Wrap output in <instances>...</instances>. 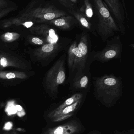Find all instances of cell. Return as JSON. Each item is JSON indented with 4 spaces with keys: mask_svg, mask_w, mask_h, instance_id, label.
<instances>
[{
    "mask_svg": "<svg viewBox=\"0 0 134 134\" xmlns=\"http://www.w3.org/2000/svg\"><path fill=\"white\" fill-rule=\"evenodd\" d=\"M90 34L83 31L72 41L67 51L66 61L68 79L72 82L90 72L93 60Z\"/></svg>",
    "mask_w": 134,
    "mask_h": 134,
    "instance_id": "1",
    "label": "cell"
},
{
    "mask_svg": "<svg viewBox=\"0 0 134 134\" xmlns=\"http://www.w3.org/2000/svg\"><path fill=\"white\" fill-rule=\"evenodd\" d=\"M68 15L53 3L45 0L32 1L17 17L35 24L47 23L51 20Z\"/></svg>",
    "mask_w": 134,
    "mask_h": 134,
    "instance_id": "2",
    "label": "cell"
},
{
    "mask_svg": "<svg viewBox=\"0 0 134 134\" xmlns=\"http://www.w3.org/2000/svg\"><path fill=\"white\" fill-rule=\"evenodd\" d=\"M94 89L109 107L116 104L123 94L122 78L113 74L93 78Z\"/></svg>",
    "mask_w": 134,
    "mask_h": 134,
    "instance_id": "3",
    "label": "cell"
},
{
    "mask_svg": "<svg viewBox=\"0 0 134 134\" xmlns=\"http://www.w3.org/2000/svg\"><path fill=\"white\" fill-rule=\"evenodd\" d=\"M94 13L96 18V32L103 42H106L120 30L103 0L93 1Z\"/></svg>",
    "mask_w": 134,
    "mask_h": 134,
    "instance_id": "4",
    "label": "cell"
},
{
    "mask_svg": "<svg viewBox=\"0 0 134 134\" xmlns=\"http://www.w3.org/2000/svg\"><path fill=\"white\" fill-rule=\"evenodd\" d=\"M72 41L67 37L60 39L57 42L48 43L35 49H30L28 53L31 60L42 67L49 65L62 52L67 50Z\"/></svg>",
    "mask_w": 134,
    "mask_h": 134,
    "instance_id": "5",
    "label": "cell"
},
{
    "mask_svg": "<svg viewBox=\"0 0 134 134\" xmlns=\"http://www.w3.org/2000/svg\"><path fill=\"white\" fill-rule=\"evenodd\" d=\"M67 52L63 53L45 74L43 83L45 89L52 94L58 92L60 85L66 78V62Z\"/></svg>",
    "mask_w": 134,
    "mask_h": 134,
    "instance_id": "6",
    "label": "cell"
},
{
    "mask_svg": "<svg viewBox=\"0 0 134 134\" xmlns=\"http://www.w3.org/2000/svg\"><path fill=\"white\" fill-rule=\"evenodd\" d=\"M104 48L100 51L93 52L94 61L102 63L115 59H120L123 50V45L119 35L106 41Z\"/></svg>",
    "mask_w": 134,
    "mask_h": 134,
    "instance_id": "7",
    "label": "cell"
},
{
    "mask_svg": "<svg viewBox=\"0 0 134 134\" xmlns=\"http://www.w3.org/2000/svg\"><path fill=\"white\" fill-rule=\"evenodd\" d=\"M104 3L117 24L120 33H126L125 10L122 2L119 0H103Z\"/></svg>",
    "mask_w": 134,
    "mask_h": 134,
    "instance_id": "8",
    "label": "cell"
},
{
    "mask_svg": "<svg viewBox=\"0 0 134 134\" xmlns=\"http://www.w3.org/2000/svg\"><path fill=\"white\" fill-rule=\"evenodd\" d=\"M29 31L34 35L46 39L51 43L57 42L60 39L56 30L48 23L35 25L29 28Z\"/></svg>",
    "mask_w": 134,
    "mask_h": 134,
    "instance_id": "9",
    "label": "cell"
},
{
    "mask_svg": "<svg viewBox=\"0 0 134 134\" xmlns=\"http://www.w3.org/2000/svg\"><path fill=\"white\" fill-rule=\"evenodd\" d=\"M8 67H13L23 70L31 68L30 62L22 58L12 56L9 53H0V69Z\"/></svg>",
    "mask_w": 134,
    "mask_h": 134,
    "instance_id": "10",
    "label": "cell"
},
{
    "mask_svg": "<svg viewBox=\"0 0 134 134\" xmlns=\"http://www.w3.org/2000/svg\"><path fill=\"white\" fill-rule=\"evenodd\" d=\"M80 103V100L74 104L68 106L60 111H52L48 114L49 118L54 122H59L65 120L73 115V112L78 108Z\"/></svg>",
    "mask_w": 134,
    "mask_h": 134,
    "instance_id": "11",
    "label": "cell"
},
{
    "mask_svg": "<svg viewBox=\"0 0 134 134\" xmlns=\"http://www.w3.org/2000/svg\"><path fill=\"white\" fill-rule=\"evenodd\" d=\"M68 12L76 20L78 23V25L82 28L83 31L97 35L95 26L92 24L91 21L80 13L79 10L70 9L68 10Z\"/></svg>",
    "mask_w": 134,
    "mask_h": 134,
    "instance_id": "12",
    "label": "cell"
},
{
    "mask_svg": "<svg viewBox=\"0 0 134 134\" xmlns=\"http://www.w3.org/2000/svg\"><path fill=\"white\" fill-rule=\"evenodd\" d=\"M47 23L64 30H72L78 25L76 20L72 16L69 15L53 20Z\"/></svg>",
    "mask_w": 134,
    "mask_h": 134,
    "instance_id": "13",
    "label": "cell"
},
{
    "mask_svg": "<svg viewBox=\"0 0 134 134\" xmlns=\"http://www.w3.org/2000/svg\"><path fill=\"white\" fill-rule=\"evenodd\" d=\"M79 131V125L76 122L72 121L49 129L44 134H75Z\"/></svg>",
    "mask_w": 134,
    "mask_h": 134,
    "instance_id": "14",
    "label": "cell"
},
{
    "mask_svg": "<svg viewBox=\"0 0 134 134\" xmlns=\"http://www.w3.org/2000/svg\"><path fill=\"white\" fill-rule=\"evenodd\" d=\"M34 22L30 20H26L19 17H15L9 19L4 21L2 24V26L4 28H8L13 25L15 26H23L24 27L30 28L34 26Z\"/></svg>",
    "mask_w": 134,
    "mask_h": 134,
    "instance_id": "15",
    "label": "cell"
},
{
    "mask_svg": "<svg viewBox=\"0 0 134 134\" xmlns=\"http://www.w3.org/2000/svg\"><path fill=\"white\" fill-rule=\"evenodd\" d=\"M29 73L22 71H0V79H26L29 77Z\"/></svg>",
    "mask_w": 134,
    "mask_h": 134,
    "instance_id": "16",
    "label": "cell"
},
{
    "mask_svg": "<svg viewBox=\"0 0 134 134\" xmlns=\"http://www.w3.org/2000/svg\"><path fill=\"white\" fill-rule=\"evenodd\" d=\"M17 6L15 3L6 0H0V19L15 11Z\"/></svg>",
    "mask_w": 134,
    "mask_h": 134,
    "instance_id": "17",
    "label": "cell"
},
{
    "mask_svg": "<svg viewBox=\"0 0 134 134\" xmlns=\"http://www.w3.org/2000/svg\"><path fill=\"white\" fill-rule=\"evenodd\" d=\"M79 11L88 19L91 21L94 15V11L93 3H91L90 0L82 1Z\"/></svg>",
    "mask_w": 134,
    "mask_h": 134,
    "instance_id": "18",
    "label": "cell"
},
{
    "mask_svg": "<svg viewBox=\"0 0 134 134\" xmlns=\"http://www.w3.org/2000/svg\"><path fill=\"white\" fill-rule=\"evenodd\" d=\"M91 73L90 72L82 76L72 82L73 87L76 89H85L89 85L90 81Z\"/></svg>",
    "mask_w": 134,
    "mask_h": 134,
    "instance_id": "19",
    "label": "cell"
},
{
    "mask_svg": "<svg viewBox=\"0 0 134 134\" xmlns=\"http://www.w3.org/2000/svg\"><path fill=\"white\" fill-rule=\"evenodd\" d=\"M82 97V95L80 93H76L73 94L72 96L67 99L63 103L60 105L59 107L57 108L53 111H60L61 109H63L64 108L72 105L75 102L79 100H81Z\"/></svg>",
    "mask_w": 134,
    "mask_h": 134,
    "instance_id": "20",
    "label": "cell"
},
{
    "mask_svg": "<svg viewBox=\"0 0 134 134\" xmlns=\"http://www.w3.org/2000/svg\"><path fill=\"white\" fill-rule=\"evenodd\" d=\"M27 41L30 44L41 46L51 43L46 39L36 35H29L27 37Z\"/></svg>",
    "mask_w": 134,
    "mask_h": 134,
    "instance_id": "21",
    "label": "cell"
},
{
    "mask_svg": "<svg viewBox=\"0 0 134 134\" xmlns=\"http://www.w3.org/2000/svg\"><path fill=\"white\" fill-rule=\"evenodd\" d=\"M20 35L14 32H7L1 35V40L5 42H11L16 41L20 37Z\"/></svg>",
    "mask_w": 134,
    "mask_h": 134,
    "instance_id": "22",
    "label": "cell"
},
{
    "mask_svg": "<svg viewBox=\"0 0 134 134\" xmlns=\"http://www.w3.org/2000/svg\"><path fill=\"white\" fill-rule=\"evenodd\" d=\"M58 2L68 10L76 9V7L79 1V0H59Z\"/></svg>",
    "mask_w": 134,
    "mask_h": 134,
    "instance_id": "23",
    "label": "cell"
},
{
    "mask_svg": "<svg viewBox=\"0 0 134 134\" xmlns=\"http://www.w3.org/2000/svg\"><path fill=\"white\" fill-rule=\"evenodd\" d=\"M117 134H134V130L128 131L125 132H120Z\"/></svg>",
    "mask_w": 134,
    "mask_h": 134,
    "instance_id": "24",
    "label": "cell"
},
{
    "mask_svg": "<svg viewBox=\"0 0 134 134\" xmlns=\"http://www.w3.org/2000/svg\"><path fill=\"white\" fill-rule=\"evenodd\" d=\"M129 46L131 49H132L134 52V43H131V44H130Z\"/></svg>",
    "mask_w": 134,
    "mask_h": 134,
    "instance_id": "25",
    "label": "cell"
},
{
    "mask_svg": "<svg viewBox=\"0 0 134 134\" xmlns=\"http://www.w3.org/2000/svg\"><path fill=\"white\" fill-rule=\"evenodd\" d=\"M5 134H17V133H16L15 132V131H13L11 132V133H5Z\"/></svg>",
    "mask_w": 134,
    "mask_h": 134,
    "instance_id": "26",
    "label": "cell"
},
{
    "mask_svg": "<svg viewBox=\"0 0 134 134\" xmlns=\"http://www.w3.org/2000/svg\"><path fill=\"white\" fill-rule=\"evenodd\" d=\"M133 10H134V7Z\"/></svg>",
    "mask_w": 134,
    "mask_h": 134,
    "instance_id": "27",
    "label": "cell"
}]
</instances>
